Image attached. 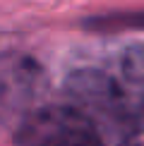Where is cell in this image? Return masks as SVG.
Returning <instances> with one entry per match:
<instances>
[{
	"label": "cell",
	"mask_w": 144,
	"mask_h": 146,
	"mask_svg": "<svg viewBox=\"0 0 144 146\" xmlns=\"http://www.w3.org/2000/svg\"><path fill=\"white\" fill-rule=\"evenodd\" d=\"M19 146H103L94 120L77 108H43L24 122Z\"/></svg>",
	"instance_id": "obj_2"
},
{
	"label": "cell",
	"mask_w": 144,
	"mask_h": 146,
	"mask_svg": "<svg viewBox=\"0 0 144 146\" xmlns=\"http://www.w3.org/2000/svg\"><path fill=\"white\" fill-rule=\"evenodd\" d=\"M132 146H144V141H139V144H132Z\"/></svg>",
	"instance_id": "obj_3"
},
{
	"label": "cell",
	"mask_w": 144,
	"mask_h": 146,
	"mask_svg": "<svg viewBox=\"0 0 144 146\" xmlns=\"http://www.w3.org/2000/svg\"><path fill=\"white\" fill-rule=\"evenodd\" d=\"M72 91L111 120L144 129V48H130L106 70H87L72 79Z\"/></svg>",
	"instance_id": "obj_1"
}]
</instances>
